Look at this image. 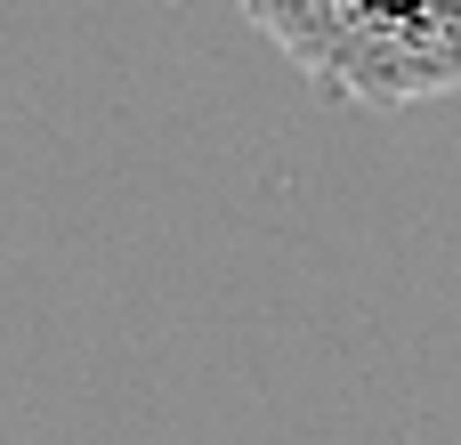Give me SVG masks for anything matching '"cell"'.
Here are the masks:
<instances>
[{
  "mask_svg": "<svg viewBox=\"0 0 461 445\" xmlns=\"http://www.w3.org/2000/svg\"><path fill=\"white\" fill-rule=\"evenodd\" d=\"M316 89L348 105H421L461 89V0H235Z\"/></svg>",
  "mask_w": 461,
  "mask_h": 445,
  "instance_id": "1",
  "label": "cell"
}]
</instances>
